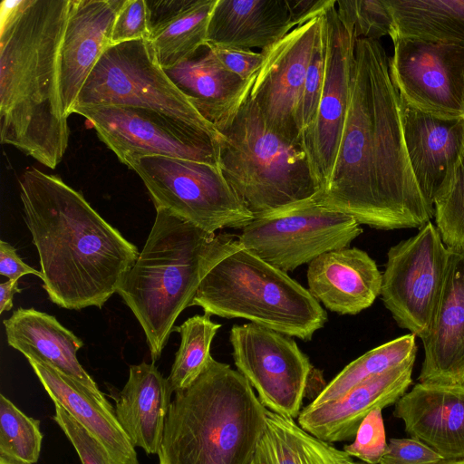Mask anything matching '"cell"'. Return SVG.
Instances as JSON below:
<instances>
[{
  "instance_id": "15",
  "label": "cell",
  "mask_w": 464,
  "mask_h": 464,
  "mask_svg": "<svg viewBox=\"0 0 464 464\" xmlns=\"http://www.w3.org/2000/svg\"><path fill=\"white\" fill-rule=\"evenodd\" d=\"M324 78L314 121L303 139L314 173L325 188L334 169L345 121L354 63L353 25L339 16L336 1L322 14Z\"/></svg>"
},
{
  "instance_id": "45",
  "label": "cell",
  "mask_w": 464,
  "mask_h": 464,
  "mask_svg": "<svg viewBox=\"0 0 464 464\" xmlns=\"http://www.w3.org/2000/svg\"><path fill=\"white\" fill-rule=\"evenodd\" d=\"M0 464H20L0 457Z\"/></svg>"
},
{
  "instance_id": "22",
  "label": "cell",
  "mask_w": 464,
  "mask_h": 464,
  "mask_svg": "<svg viewBox=\"0 0 464 464\" xmlns=\"http://www.w3.org/2000/svg\"><path fill=\"white\" fill-rule=\"evenodd\" d=\"M401 111L414 176L425 199L433 207L438 191L449 179L462 150L464 118L440 119L412 108L402 99Z\"/></svg>"
},
{
  "instance_id": "41",
  "label": "cell",
  "mask_w": 464,
  "mask_h": 464,
  "mask_svg": "<svg viewBox=\"0 0 464 464\" xmlns=\"http://www.w3.org/2000/svg\"><path fill=\"white\" fill-rule=\"evenodd\" d=\"M222 65L239 78L248 81L256 77L264 62V53L251 50L229 48L206 44Z\"/></svg>"
},
{
  "instance_id": "16",
  "label": "cell",
  "mask_w": 464,
  "mask_h": 464,
  "mask_svg": "<svg viewBox=\"0 0 464 464\" xmlns=\"http://www.w3.org/2000/svg\"><path fill=\"white\" fill-rule=\"evenodd\" d=\"M323 13L261 51L264 62L251 87L250 96L266 124L291 140L302 141L296 115Z\"/></svg>"
},
{
  "instance_id": "42",
  "label": "cell",
  "mask_w": 464,
  "mask_h": 464,
  "mask_svg": "<svg viewBox=\"0 0 464 464\" xmlns=\"http://www.w3.org/2000/svg\"><path fill=\"white\" fill-rule=\"evenodd\" d=\"M0 274L12 281H18L23 276L29 274L40 278L43 276L41 271L25 264L17 255L15 248L4 240L0 241Z\"/></svg>"
},
{
  "instance_id": "35",
  "label": "cell",
  "mask_w": 464,
  "mask_h": 464,
  "mask_svg": "<svg viewBox=\"0 0 464 464\" xmlns=\"http://www.w3.org/2000/svg\"><path fill=\"white\" fill-rule=\"evenodd\" d=\"M336 10L353 25L357 39L379 40L393 34V20L385 0L336 1Z\"/></svg>"
},
{
  "instance_id": "19",
  "label": "cell",
  "mask_w": 464,
  "mask_h": 464,
  "mask_svg": "<svg viewBox=\"0 0 464 464\" xmlns=\"http://www.w3.org/2000/svg\"><path fill=\"white\" fill-rule=\"evenodd\" d=\"M440 302L421 340L424 360L419 382L464 386V248H450Z\"/></svg>"
},
{
  "instance_id": "24",
  "label": "cell",
  "mask_w": 464,
  "mask_h": 464,
  "mask_svg": "<svg viewBox=\"0 0 464 464\" xmlns=\"http://www.w3.org/2000/svg\"><path fill=\"white\" fill-rule=\"evenodd\" d=\"M297 26L289 0H217L207 44L262 51Z\"/></svg>"
},
{
  "instance_id": "38",
  "label": "cell",
  "mask_w": 464,
  "mask_h": 464,
  "mask_svg": "<svg viewBox=\"0 0 464 464\" xmlns=\"http://www.w3.org/2000/svg\"><path fill=\"white\" fill-rule=\"evenodd\" d=\"M55 405L53 420L75 449L82 464H116L106 449L62 406Z\"/></svg>"
},
{
  "instance_id": "28",
  "label": "cell",
  "mask_w": 464,
  "mask_h": 464,
  "mask_svg": "<svg viewBox=\"0 0 464 464\" xmlns=\"http://www.w3.org/2000/svg\"><path fill=\"white\" fill-rule=\"evenodd\" d=\"M217 0H146L149 41L163 69L193 55L207 44Z\"/></svg>"
},
{
  "instance_id": "39",
  "label": "cell",
  "mask_w": 464,
  "mask_h": 464,
  "mask_svg": "<svg viewBox=\"0 0 464 464\" xmlns=\"http://www.w3.org/2000/svg\"><path fill=\"white\" fill-rule=\"evenodd\" d=\"M149 36L146 0H125L112 25L111 45Z\"/></svg>"
},
{
  "instance_id": "27",
  "label": "cell",
  "mask_w": 464,
  "mask_h": 464,
  "mask_svg": "<svg viewBox=\"0 0 464 464\" xmlns=\"http://www.w3.org/2000/svg\"><path fill=\"white\" fill-rule=\"evenodd\" d=\"M164 71L196 110L215 127L240 105L256 79L245 81L227 70L206 44L190 57Z\"/></svg>"
},
{
  "instance_id": "11",
  "label": "cell",
  "mask_w": 464,
  "mask_h": 464,
  "mask_svg": "<svg viewBox=\"0 0 464 464\" xmlns=\"http://www.w3.org/2000/svg\"><path fill=\"white\" fill-rule=\"evenodd\" d=\"M100 139L126 165L140 156H165L217 165V142L205 131L165 113L118 105H77Z\"/></svg>"
},
{
  "instance_id": "14",
  "label": "cell",
  "mask_w": 464,
  "mask_h": 464,
  "mask_svg": "<svg viewBox=\"0 0 464 464\" xmlns=\"http://www.w3.org/2000/svg\"><path fill=\"white\" fill-rule=\"evenodd\" d=\"M392 42L389 68L401 99L440 119L464 118V46L414 37Z\"/></svg>"
},
{
  "instance_id": "34",
  "label": "cell",
  "mask_w": 464,
  "mask_h": 464,
  "mask_svg": "<svg viewBox=\"0 0 464 464\" xmlns=\"http://www.w3.org/2000/svg\"><path fill=\"white\" fill-rule=\"evenodd\" d=\"M433 208L444 244L464 248V145L451 174L434 198Z\"/></svg>"
},
{
  "instance_id": "8",
  "label": "cell",
  "mask_w": 464,
  "mask_h": 464,
  "mask_svg": "<svg viewBox=\"0 0 464 464\" xmlns=\"http://www.w3.org/2000/svg\"><path fill=\"white\" fill-rule=\"evenodd\" d=\"M97 104L154 110L205 131L217 144L223 138L168 77L147 39L106 48L86 79L75 106Z\"/></svg>"
},
{
  "instance_id": "30",
  "label": "cell",
  "mask_w": 464,
  "mask_h": 464,
  "mask_svg": "<svg viewBox=\"0 0 464 464\" xmlns=\"http://www.w3.org/2000/svg\"><path fill=\"white\" fill-rule=\"evenodd\" d=\"M396 37L464 46V0H385Z\"/></svg>"
},
{
  "instance_id": "17",
  "label": "cell",
  "mask_w": 464,
  "mask_h": 464,
  "mask_svg": "<svg viewBox=\"0 0 464 464\" xmlns=\"http://www.w3.org/2000/svg\"><path fill=\"white\" fill-rule=\"evenodd\" d=\"M415 357L380 374L370 377L329 402L302 409L298 425L328 443L355 437L363 419L376 409L396 403L412 382Z\"/></svg>"
},
{
  "instance_id": "21",
  "label": "cell",
  "mask_w": 464,
  "mask_h": 464,
  "mask_svg": "<svg viewBox=\"0 0 464 464\" xmlns=\"http://www.w3.org/2000/svg\"><path fill=\"white\" fill-rule=\"evenodd\" d=\"M308 290L332 312L357 314L381 295L382 274L363 250L344 247L324 253L307 269Z\"/></svg>"
},
{
  "instance_id": "10",
  "label": "cell",
  "mask_w": 464,
  "mask_h": 464,
  "mask_svg": "<svg viewBox=\"0 0 464 464\" xmlns=\"http://www.w3.org/2000/svg\"><path fill=\"white\" fill-rule=\"evenodd\" d=\"M449 260L450 249L431 221L388 251L382 302L399 326L421 340L435 318Z\"/></svg>"
},
{
  "instance_id": "37",
  "label": "cell",
  "mask_w": 464,
  "mask_h": 464,
  "mask_svg": "<svg viewBox=\"0 0 464 464\" xmlns=\"http://www.w3.org/2000/svg\"><path fill=\"white\" fill-rule=\"evenodd\" d=\"M382 411L370 412L360 424L353 442L343 446L351 457L367 464L380 463L388 448Z\"/></svg>"
},
{
  "instance_id": "2",
  "label": "cell",
  "mask_w": 464,
  "mask_h": 464,
  "mask_svg": "<svg viewBox=\"0 0 464 464\" xmlns=\"http://www.w3.org/2000/svg\"><path fill=\"white\" fill-rule=\"evenodd\" d=\"M19 187L49 299L70 310L102 308L137 261V246L60 177L30 168Z\"/></svg>"
},
{
  "instance_id": "4",
  "label": "cell",
  "mask_w": 464,
  "mask_h": 464,
  "mask_svg": "<svg viewBox=\"0 0 464 464\" xmlns=\"http://www.w3.org/2000/svg\"><path fill=\"white\" fill-rule=\"evenodd\" d=\"M266 411L237 370L212 358L188 388L175 392L160 464H254Z\"/></svg>"
},
{
  "instance_id": "1",
  "label": "cell",
  "mask_w": 464,
  "mask_h": 464,
  "mask_svg": "<svg viewBox=\"0 0 464 464\" xmlns=\"http://www.w3.org/2000/svg\"><path fill=\"white\" fill-rule=\"evenodd\" d=\"M379 40L359 38L333 171L319 201L377 229L420 228L434 217L414 176L401 99Z\"/></svg>"
},
{
  "instance_id": "18",
  "label": "cell",
  "mask_w": 464,
  "mask_h": 464,
  "mask_svg": "<svg viewBox=\"0 0 464 464\" xmlns=\"http://www.w3.org/2000/svg\"><path fill=\"white\" fill-rule=\"evenodd\" d=\"M125 0H71L60 52L63 114L73 113L79 93L103 52Z\"/></svg>"
},
{
  "instance_id": "32",
  "label": "cell",
  "mask_w": 464,
  "mask_h": 464,
  "mask_svg": "<svg viewBox=\"0 0 464 464\" xmlns=\"http://www.w3.org/2000/svg\"><path fill=\"white\" fill-rule=\"evenodd\" d=\"M220 327L221 324L213 322L206 313L196 314L174 327L181 337L168 377L174 393L188 388L207 369L213 358L211 343Z\"/></svg>"
},
{
  "instance_id": "5",
  "label": "cell",
  "mask_w": 464,
  "mask_h": 464,
  "mask_svg": "<svg viewBox=\"0 0 464 464\" xmlns=\"http://www.w3.org/2000/svg\"><path fill=\"white\" fill-rule=\"evenodd\" d=\"M216 128L223 134L217 165L254 218L280 215L320 197L304 143L270 128L250 92Z\"/></svg>"
},
{
  "instance_id": "23",
  "label": "cell",
  "mask_w": 464,
  "mask_h": 464,
  "mask_svg": "<svg viewBox=\"0 0 464 464\" xmlns=\"http://www.w3.org/2000/svg\"><path fill=\"white\" fill-rule=\"evenodd\" d=\"M3 323L11 347L26 359L52 366L85 388L101 403L112 408L77 359L76 353L82 347V341L53 315L34 308L20 307Z\"/></svg>"
},
{
  "instance_id": "13",
  "label": "cell",
  "mask_w": 464,
  "mask_h": 464,
  "mask_svg": "<svg viewBox=\"0 0 464 464\" xmlns=\"http://www.w3.org/2000/svg\"><path fill=\"white\" fill-rule=\"evenodd\" d=\"M229 341L237 371L269 411L298 418L312 364L288 335L249 323L233 325Z\"/></svg>"
},
{
  "instance_id": "43",
  "label": "cell",
  "mask_w": 464,
  "mask_h": 464,
  "mask_svg": "<svg viewBox=\"0 0 464 464\" xmlns=\"http://www.w3.org/2000/svg\"><path fill=\"white\" fill-rule=\"evenodd\" d=\"M21 292L18 281L8 280L0 285V314L12 309L14 294Z\"/></svg>"
},
{
  "instance_id": "7",
  "label": "cell",
  "mask_w": 464,
  "mask_h": 464,
  "mask_svg": "<svg viewBox=\"0 0 464 464\" xmlns=\"http://www.w3.org/2000/svg\"><path fill=\"white\" fill-rule=\"evenodd\" d=\"M215 237L156 208L147 241L117 291L140 324L153 362L160 357L177 318L191 304Z\"/></svg>"
},
{
  "instance_id": "26",
  "label": "cell",
  "mask_w": 464,
  "mask_h": 464,
  "mask_svg": "<svg viewBox=\"0 0 464 464\" xmlns=\"http://www.w3.org/2000/svg\"><path fill=\"white\" fill-rule=\"evenodd\" d=\"M43 387L106 449L116 464H139L135 447L120 424L113 408L101 403L82 385L52 366L27 359Z\"/></svg>"
},
{
  "instance_id": "6",
  "label": "cell",
  "mask_w": 464,
  "mask_h": 464,
  "mask_svg": "<svg viewBox=\"0 0 464 464\" xmlns=\"http://www.w3.org/2000/svg\"><path fill=\"white\" fill-rule=\"evenodd\" d=\"M192 305L210 315L246 319L304 341L311 340L327 320L308 289L226 233L216 235Z\"/></svg>"
},
{
  "instance_id": "9",
  "label": "cell",
  "mask_w": 464,
  "mask_h": 464,
  "mask_svg": "<svg viewBox=\"0 0 464 464\" xmlns=\"http://www.w3.org/2000/svg\"><path fill=\"white\" fill-rule=\"evenodd\" d=\"M126 166L140 177L155 208H167L206 232L244 228L254 219L216 164L140 156Z\"/></svg>"
},
{
  "instance_id": "36",
  "label": "cell",
  "mask_w": 464,
  "mask_h": 464,
  "mask_svg": "<svg viewBox=\"0 0 464 464\" xmlns=\"http://www.w3.org/2000/svg\"><path fill=\"white\" fill-rule=\"evenodd\" d=\"M324 78V41L322 26L306 72L296 115L297 130L302 141L314 121L323 91Z\"/></svg>"
},
{
  "instance_id": "33",
  "label": "cell",
  "mask_w": 464,
  "mask_h": 464,
  "mask_svg": "<svg viewBox=\"0 0 464 464\" xmlns=\"http://www.w3.org/2000/svg\"><path fill=\"white\" fill-rule=\"evenodd\" d=\"M44 435L40 420L27 416L0 395V457L20 464L38 461Z\"/></svg>"
},
{
  "instance_id": "31",
  "label": "cell",
  "mask_w": 464,
  "mask_h": 464,
  "mask_svg": "<svg viewBox=\"0 0 464 464\" xmlns=\"http://www.w3.org/2000/svg\"><path fill=\"white\" fill-rule=\"evenodd\" d=\"M415 335L408 334L375 347L346 365L310 405L334 401L364 380L416 357Z\"/></svg>"
},
{
  "instance_id": "29",
  "label": "cell",
  "mask_w": 464,
  "mask_h": 464,
  "mask_svg": "<svg viewBox=\"0 0 464 464\" xmlns=\"http://www.w3.org/2000/svg\"><path fill=\"white\" fill-rule=\"evenodd\" d=\"M254 464H367L311 435L294 419L266 411Z\"/></svg>"
},
{
  "instance_id": "40",
  "label": "cell",
  "mask_w": 464,
  "mask_h": 464,
  "mask_svg": "<svg viewBox=\"0 0 464 464\" xmlns=\"http://www.w3.org/2000/svg\"><path fill=\"white\" fill-rule=\"evenodd\" d=\"M441 459L439 453L414 438L391 439L379 464H433Z\"/></svg>"
},
{
  "instance_id": "12",
  "label": "cell",
  "mask_w": 464,
  "mask_h": 464,
  "mask_svg": "<svg viewBox=\"0 0 464 464\" xmlns=\"http://www.w3.org/2000/svg\"><path fill=\"white\" fill-rule=\"evenodd\" d=\"M319 198L280 215L254 218L242 228L238 241L284 272L311 263L324 253L348 247L362 234L360 224L324 206Z\"/></svg>"
},
{
  "instance_id": "25",
  "label": "cell",
  "mask_w": 464,
  "mask_h": 464,
  "mask_svg": "<svg viewBox=\"0 0 464 464\" xmlns=\"http://www.w3.org/2000/svg\"><path fill=\"white\" fill-rule=\"evenodd\" d=\"M173 393L168 378L154 362L129 369V378L116 401L117 419L134 447L159 454Z\"/></svg>"
},
{
  "instance_id": "44",
  "label": "cell",
  "mask_w": 464,
  "mask_h": 464,
  "mask_svg": "<svg viewBox=\"0 0 464 464\" xmlns=\"http://www.w3.org/2000/svg\"><path fill=\"white\" fill-rule=\"evenodd\" d=\"M433 464H464V457L458 459H441Z\"/></svg>"
},
{
  "instance_id": "20",
  "label": "cell",
  "mask_w": 464,
  "mask_h": 464,
  "mask_svg": "<svg viewBox=\"0 0 464 464\" xmlns=\"http://www.w3.org/2000/svg\"><path fill=\"white\" fill-rule=\"evenodd\" d=\"M393 415L443 459L464 457V386L419 382L396 401Z\"/></svg>"
},
{
  "instance_id": "3",
  "label": "cell",
  "mask_w": 464,
  "mask_h": 464,
  "mask_svg": "<svg viewBox=\"0 0 464 464\" xmlns=\"http://www.w3.org/2000/svg\"><path fill=\"white\" fill-rule=\"evenodd\" d=\"M71 0L3 1L0 138L55 169L69 140L60 92V52Z\"/></svg>"
}]
</instances>
